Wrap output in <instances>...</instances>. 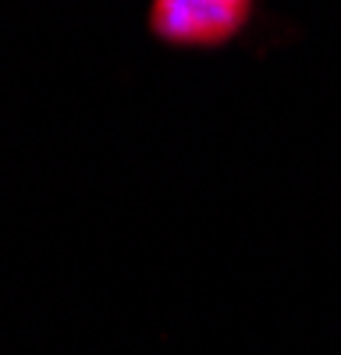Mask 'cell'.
Returning a JSON list of instances; mask_svg holds the SVG:
<instances>
[{
	"mask_svg": "<svg viewBox=\"0 0 341 355\" xmlns=\"http://www.w3.org/2000/svg\"><path fill=\"white\" fill-rule=\"evenodd\" d=\"M252 15V0H153L150 33L170 46H224Z\"/></svg>",
	"mask_w": 341,
	"mask_h": 355,
	"instance_id": "6da1fadb",
	"label": "cell"
}]
</instances>
